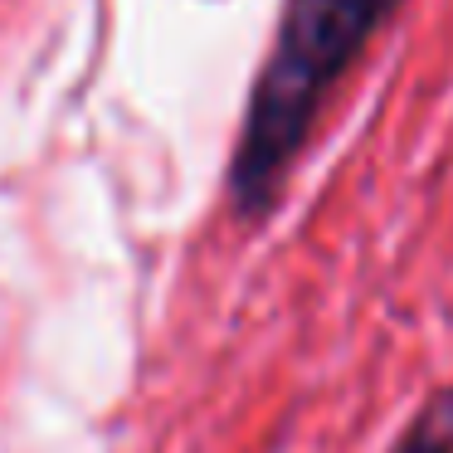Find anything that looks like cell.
<instances>
[{"label":"cell","mask_w":453,"mask_h":453,"mask_svg":"<svg viewBox=\"0 0 453 453\" xmlns=\"http://www.w3.org/2000/svg\"><path fill=\"white\" fill-rule=\"evenodd\" d=\"M395 11L400 0H283L225 171V200L239 225L254 229L278 210L326 98Z\"/></svg>","instance_id":"cell-1"},{"label":"cell","mask_w":453,"mask_h":453,"mask_svg":"<svg viewBox=\"0 0 453 453\" xmlns=\"http://www.w3.org/2000/svg\"><path fill=\"white\" fill-rule=\"evenodd\" d=\"M390 453H453V385L424 395V404L395 434Z\"/></svg>","instance_id":"cell-2"}]
</instances>
